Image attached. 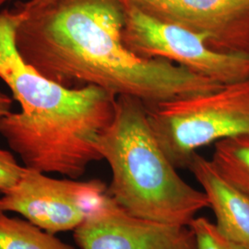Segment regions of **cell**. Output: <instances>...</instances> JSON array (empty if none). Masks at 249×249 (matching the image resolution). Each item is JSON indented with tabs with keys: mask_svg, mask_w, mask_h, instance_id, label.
I'll return each instance as SVG.
<instances>
[{
	"mask_svg": "<svg viewBox=\"0 0 249 249\" xmlns=\"http://www.w3.org/2000/svg\"><path fill=\"white\" fill-rule=\"evenodd\" d=\"M15 43L22 59L65 88L95 86L147 107L223 86L164 59L140 56L123 41L122 0H29Z\"/></svg>",
	"mask_w": 249,
	"mask_h": 249,
	"instance_id": "6da1fadb",
	"label": "cell"
},
{
	"mask_svg": "<svg viewBox=\"0 0 249 249\" xmlns=\"http://www.w3.org/2000/svg\"><path fill=\"white\" fill-rule=\"evenodd\" d=\"M21 18L17 6L0 11V79L21 108L0 117V135L26 168L78 179L102 160L97 143L116 97L95 86L65 88L27 64L15 43Z\"/></svg>",
	"mask_w": 249,
	"mask_h": 249,
	"instance_id": "7a4b0ae2",
	"label": "cell"
},
{
	"mask_svg": "<svg viewBox=\"0 0 249 249\" xmlns=\"http://www.w3.org/2000/svg\"><path fill=\"white\" fill-rule=\"evenodd\" d=\"M97 149L112 174L108 194L128 213L189 225L209 208L204 192L181 178L161 150L141 100L116 97L114 117L100 136Z\"/></svg>",
	"mask_w": 249,
	"mask_h": 249,
	"instance_id": "3957f363",
	"label": "cell"
},
{
	"mask_svg": "<svg viewBox=\"0 0 249 249\" xmlns=\"http://www.w3.org/2000/svg\"><path fill=\"white\" fill-rule=\"evenodd\" d=\"M152 132L177 169H188L202 149L227 139L249 136V79L210 92L147 107Z\"/></svg>",
	"mask_w": 249,
	"mask_h": 249,
	"instance_id": "277c9868",
	"label": "cell"
},
{
	"mask_svg": "<svg viewBox=\"0 0 249 249\" xmlns=\"http://www.w3.org/2000/svg\"><path fill=\"white\" fill-rule=\"evenodd\" d=\"M123 41L145 58L164 59L220 84L249 79V56L214 50L204 36L160 18L122 0Z\"/></svg>",
	"mask_w": 249,
	"mask_h": 249,
	"instance_id": "5b68a950",
	"label": "cell"
},
{
	"mask_svg": "<svg viewBox=\"0 0 249 249\" xmlns=\"http://www.w3.org/2000/svg\"><path fill=\"white\" fill-rule=\"evenodd\" d=\"M107 188L99 179H57L27 168L18 183L0 196V211L20 214L53 234L74 231L107 198Z\"/></svg>",
	"mask_w": 249,
	"mask_h": 249,
	"instance_id": "8992f818",
	"label": "cell"
},
{
	"mask_svg": "<svg viewBox=\"0 0 249 249\" xmlns=\"http://www.w3.org/2000/svg\"><path fill=\"white\" fill-rule=\"evenodd\" d=\"M73 231L80 249H196L189 225L134 216L109 194Z\"/></svg>",
	"mask_w": 249,
	"mask_h": 249,
	"instance_id": "52a82bcc",
	"label": "cell"
},
{
	"mask_svg": "<svg viewBox=\"0 0 249 249\" xmlns=\"http://www.w3.org/2000/svg\"><path fill=\"white\" fill-rule=\"evenodd\" d=\"M152 17L206 37L223 53L249 56V0H125Z\"/></svg>",
	"mask_w": 249,
	"mask_h": 249,
	"instance_id": "ba28073f",
	"label": "cell"
},
{
	"mask_svg": "<svg viewBox=\"0 0 249 249\" xmlns=\"http://www.w3.org/2000/svg\"><path fill=\"white\" fill-rule=\"evenodd\" d=\"M213 211L216 226L230 240L249 249V195L232 185L216 169L212 160L198 152L188 166Z\"/></svg>",
	"mask_w": 249,
	"mask_h": 249,
	"instance_id": "9c48e42d",
	"label": "cell"
},
{
	"mask_svg": "<svg viewBox=\"0 0 249 249\" xmlns=\"http://www.w3.org/2000/svg\"><path fill=\"white\" fill-rule=\"evenodd\" d=\"M0 249H76L26 219L0 211Z\"/></svg>",
	"mask_w": 249,
	"mask_h": 249,
	"instance_id": "30bf717a",
	"label": "cell"
},
{
	"mask_svg": "<svg viewBox=\"0 0 249 249\" xmlns=\"http://www.w3.org/2000/svg\"><path fill=\"white\" fill-rule=\"evenodd\" d=\"M211 160L223 178L249 195V136L214 144Z\"/></svg>",
	"mask_w": 249,
	"mask_h": 249,
	"instance_id": "8fae6325",
	"label": "cell"
},
{
	"mask_svg": "<svg viewBox=\"0 0 249 249\" xmlns=\"http://www.w3.org/2000/svg\"><path fill=\"white\" fill-rule=\"evenodd\" d=\"M189 227L196 239V249H246L223 235L216 224L205 217H196Z\"/></svg>",
	"mask_w": 249,
	"mask_h": 249,
	"instance_id": "7c38bea8",
	"label": "cell"
},
{
	"mask_svg": "<svg viewBox=\"0 0 249 249\" xmlns=\"http://www.w3.org/2000/svg\"><path fill=\"white\" fill-rule=\"evenodd\" d=\"M26 169L18 163L11 152L0 149V195L14 187Z\"/></svg>",
	"mask_w": 249,
	"mask_h": 249,
	"instance_id": "4fadbf2b",
	"label": "cell"
},
{
	"mask_svg": "<svg viewBox=\"0 0 249 249\" xmlns=\"http://www.w3.org/2000/svg\"><path fill=\"white\" fill-rule=\"evenodd\" d=\"M12 100L8 95L0 91V117L11 114Z\"/></svg>",
	"mask_w": 249,
	"mask_h": 249,
	"instance_id": "5bb4252c",
	"label": "cell"
},
{
	"mask_svg": "<svg viewBox=\"0 0 249 249\" xmlns=\"http://www.w3.org/2000/svg\"><path fill=\"white\" fill-rule=\"evenodd\" d=\"M7 1H9V0H0V7H1L4 3H6Z\"/></svg>",
	"mask_w": 249,
	"mask_h": 249,
	"instance_id": "9a60e30c",
	"label": "cell"
}]
</instances>
